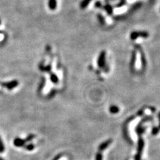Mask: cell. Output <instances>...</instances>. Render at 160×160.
Returning a JSON list of instances; mask_svg holds the SVG:
<instances>
[{
  "instance_id": "6da1fadb",
  "label": "cell",
  "mask_w": 160,
  "mask_h": 160,
  "mask_svg": "<svg viewBox=\"0 0 160 160\" xmlns=\"http://www.w3.org/2000/svg\"><path fill=\"white\" fill-rule=\"evenodd\" d=\"M149 33L146 31H133L130 35V38L132 40H135L139 37L147 38L148 37Z\"/></svg>"
},
{
  "instance_id": "5b68a950",
  "label": "cell",
  "mask_w": 160,
  "mask_h": 160,
  "mask_svg": "<svg viewBox=\"0 0 160 160\" xmlns=\"http://www.w3.org/2000/svg\"><path fill=\"white\" fill-rule=\"evenodd\" d=\"M0 24H1V20H0Z\"/></svg>"
},
{
  "instance_id": "7a4b0ae2",
  "label": "cell",
  "mask_w": 160,
  "mask_h": 160,
  "mask_svg": "<svg viewBox=\"0 0 160 160\" xmlns=\"http://www.w3.org/2000/svg\"><path fill=\"white\" fill-rule=\"evenodd\" d=\"M48 6L51 10H54L57 8V1L56 0H49L48 1Z\"/></svg>"
},
{
  "instance_id": "3957f363",
  "label": "cell",
  "mask_w": 160,
  "mask_h": 160,
  "mask_svg": "<svg viewBox=\"0 0 160 160\" xmlns=\"http://www.w3.org/2000/svg\"><path fill=\"white\" fill-rule=\"evenodd\" d=\"M91 1V0H83L81 3V5H80V7H81L82 9L86 8V7L88 6V4L90 3Z\"/></svg>"
},
{
  "instance_id": "277c9868",
  "label": "cell",
  "mask_w": 160,
  "mask_h": 160,
  "mask_svg": "<svg viewBox=\"0 0 160 160\" xmlns=\"http://www.w3.org/2000/svg\"><path fill=\"white\" fill-rule=\"evenodd\" d=\"M105 9H106V11H108V13L111 14V13H112V8H111V7L110 6H109V5H108V6H106Z\"/></svg>"
}]
</instances>
